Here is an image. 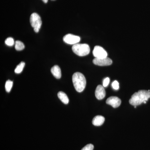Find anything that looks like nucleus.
Returning <instances> with one entry per match:
<instances>
[{"label": "nucleus", "mask_w": 150, "mask_h": 150, "mask_svg": "<svg viewBox=\"0 0 150 150\" xmlns=\"http://www.w3.org/2000/svg\"><path fill=\"white\" fill-rule=\"evenodd\" d=\"M150 98L149 90H140L135 93L129 100V103L134 106L140 105L144 101H148Z\"/></svg>", "instance_id": "1"}, {"label": "nucleus", "mask_w": 150, "mask_h": 150, "mask_svg": "<svg viewBox=\"0 0 150 150\" xmlns=\"http://www.w3.org/2000/svg\"><path fill=\"white\" fill-rule=\"evenodd\" d=\"M72 81L75 89L78 92H82L85 88L86 78L81 73L76 72L73 75Z\"/></svg>", "instance_id": "2"}, {"label": "nucleus", "mask_w": 150, "mask_h": 150, "mask_svg": "<svg viewBox=\"0 0 150 150\" xmlns=\"http://www.w3.org/2000/svg\"><path fill=\"white\" fill-rule=\"evenodd\" d=\"M72 49L75 54L80 56H87L90 51L89 46L87 44L77 43L73 45Z\"/></svg>", "instance_id": "3"}, {"label": "nucleus", "mask_w": 150, "mask_h": 150, "mask_svg": "<svg viewBox=\"0 0 150 150\" xmlns=\"http://www.w3.org/2000/svg\"><path fill=\"white\" fill-rule=\"evenodd\" d=\"M30 21L34 31L36 33L39 32L42 25V21L39 15L35 13H33L30 16Z\"/></svg>", "instance_id": "4"}, {"label": "nucleus", "mask_w": 150, "mask_h": 150, "mask_svg": "<svg viewBox=\"0 0 150 150\" xmlns=\"http://www.w3.org/2000/svg\"><path fill=\"white\" fill-rule=\"evenodd\" d=\"M93 54L95 58L103 59L107 57V52L104 48L100 46H96L94 48Z\"/></svg>", "instance_id": "5"}, {"label": "nucleus", "mask_w": 150, "mask_h": 150, "mask_svg": "<svg viewBox=\"0 0 150 150\" xmlns=\"http://www.w3.org/2000/svg\"><path fill=\"white\" fill-rule=\"evenodd\" d=\"M80 38L79 36L68 34L65 35L63 38V40L65 43L71 45H75L80 41Z\"/></svg>", "instance_id": "6"}, {"label": "nucleus", "mask_w": 150, "mask_h": 150, "mask_svg": "<svg viewBox=\"0 0 150 150\" xmlns=\"http://www.w3.org/2000/svg\"><path fill=\"white\" fill-rule=\"evenodd\" d=\"M95 65L99 66H108L112 64V61L110 58H106L103 59L95 58L93 61Z\"/></svg>", "instance_id": "7"}, {"label": "nucleus", "mask_w": 150, "mask_h": 150, "mask_svg": "<svg viewBox=\"0 0 150 150\" xmlns=\"http://www.w3.org/2000/svg\"><path fill=\"white\" fill-rule=\"evenodd\" d=\"M106 103L110 105L114 108L120 106L121 103V100L116 96H110L106 100Z\"/></svg>", "instance_id": "8"}, {"label": "nucleus", "mask_w": 150, "mask_h": 150, "mask_svg": "<svg viewBox=\"0 0 150 150\" xmlns=\"http://www.w3.org/2000/svg\"><path fill=\"white\" fill-rule=\"evenodd\" d=\"M95 96L98 100H102L105 96V91L103 86L98 85L95 91Z\"/></svg>", "instance_id": "9"}, {"label": "nucleus", "mask_w": 150, "mask_h": 150, "mask_svg": "<svg viewBox=\"0 0 150 150\" xmlns=\"http://www.w3.org/2000/svg\"><path fill=\"white\" fill-rule=\"evenodd\" d=\"M51 72L56 79H60L62 77L61 69L57 65H55L51 68Z\"/></svg>", "instance_id": "10"}, {"label": "nucleus", "mask_w": 150, "mask_h": 150, "mask_svg": "<svg viewBox=\"0 0 150 150\" xmlns=\"http://www.w3.org/2000/svg\"><path fill=\"white\" fill-rule=\"evenodd\" d=\"M105 121V118L101 115H97L94 117L92 120L93 124L95 126H100L103 124Z\"/></svg>", "instance_id": "11"}, {"label": "nucleus", "mask_w": 150, "mask_h": 150, "mask_svg": "<svg viewBox=\"0 0 150 150\" xmlns=\"http://www.w3.org/2000/svg\"><path fill=\"white\" fill-rule=\"evenodd\" d=\"M58 96L60 100L63 103L65 104H67L69 103V98H68L67 95L65 93L62 91L59 92L58 93Z\"/></svg>", "instance_id": "12"}, {"label": "nucleus", "mask_w": 150, "mask_h": 150, "mask_svg": "<svg viewBox=\"0 0 150 150\" xmlns=\"http://www.w3.org/2000/svg\"><path fill=\"white\" fill-rule=\"evenodd\" d=\"M15 48L17 51H20L23 50L25 48V45L23 43L19 40H16L15 42Z\"/></svg>", "instance_id": "13"}, {"label": "nucleus", "mask_w": 150, "mask_h": 150, "mask_svg": "<svg viewBox=\"0 0 150 150\" xmlns=\"http://www.w3.org/2000/svg\"><path fill=\"white\" fill-rule=\"evenodd\" d=\"M25 65V63L24 62H21L17 66L15 69V72L16 74H20L22 72L23 68Z\"/></svg>", "instance_id": "14"}, {"label": "nucleus", "mask_w": 150, "mask_h": 150, "mask_svg": "<svg viewBox=\"0 0 150 150\" xmlns=\"http://www.w3.org/2000/svg\"><path fill=\"white\" fill-rule=\"evenodd\" d=\"M13 82L12 81L9 80L7 81L6 83L5 89L6 91L8 93H9L12 88Z\"/></svg>", "instance_id": "15"}, {"label": "nucleus", "mask_w": 150, "mask_h": 150, "mask_svg": "<svg viewBox=\"0 0 150 150\" xmlns=\"http://www.w3.org/2000/svg\"><path fill=\"white\" fill-rule=\"evenodd\" d=\"M5 43L7 46H13L14 44V41L12 38L9 37L6 39Z\"/></svg>", "instance_id": "16"}, {"label": "nucleus", "mask_w": 150, "mask_h": 150, "mask_svg": "<svg viewBox=\"0 0 150 150\" xmlns=\"http://www.w3.org/2000/svg\"><path fill=\"white\" fill-rule=\"evenodd\" d=\"M112 88L115 90L119 89V83L117 81H115L112 83Z\"/></svg>", "instance_id": "17"}, {"label": "nucleus", "mask_w": 150, "mask_h": 150, "mask_svg": "<svg viewBox=\"0 0 150 150\" xmlns=\"http://www.w3.org/2000/svg\"><path fill=\"white\" fill-rule=\"evenodd\" d=\"M94 149L93 145L92 144H88L86 145L81 150H93Z\"/></svg>", "instance_id": "18"}, {"label": "nucleus", "mask_w": 150, "mask_h": 150, "mask_svg": "<svg viewBox=\"0 0 150 150\" xmlns=\"http://www.w3.org/2000/svg\"><path fill=\"white\" fill-rule=\"evenodd\" d=\"M110 82V79L109 78H106L103 81V86L106 87L109 84Z\"/></svg>", "instance_id": "19"}, {"label": "nucleus", "mask_w": 150, "mask_h": 150, "mask_svg": "<svg viewBox=\"0 0 150 150\" xmlns=\"http://www.w3.org/2000/svg\"><path fill=\"white\" fill-rule=\"evenodd\" d=\"M42 1L44 3H47L48 1V0H42Z\"/></svg>", "instance_id": "20"}, {"label": "nucleus", "mask_w": 150, "mask_h": 150, "mask_svg": "<svg viewBox=\"0 0 150 150\" xmlns=\"http://www.w3.org/2000/svg\"><path fill=\"white\" fill-rule=\"evenodd\" d=\"M134 108H137V106H134Z\"/></svg>", "instance_id": "21"}]
</instances>
